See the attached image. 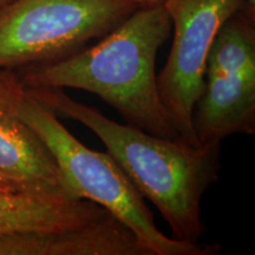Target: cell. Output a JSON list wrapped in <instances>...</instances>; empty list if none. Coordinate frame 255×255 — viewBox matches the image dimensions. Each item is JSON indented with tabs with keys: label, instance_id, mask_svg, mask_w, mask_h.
<instances>
[{
	"label": "cell",
	"instance_id": "1",
	"mask_svg": "<svg viewBox=\"0 0 255 255\" xmlns=\"http://www.w3.org/2000/svg\"><path fill=\"white\" fill-rule=\"evenodd\" d=\"M59 117L73 120L91 130L107 146L143 197L158 209L175 240L197 244L206 233L201 203L218 182L222 142L193 145L164 138L108 119L94 107L81 103L59 88L30 89Z\"/></svg>",
	"mask_w": 255,
	"mask_h": 255
},
{
	"label": "cell",
	"instance_id": "2",
	"mask_svg": "<svg viewBox=\"0 0 255 255\" xmlns=\"http://www.w3.org/2000/svg\"><path fill=\"white\" fill-rule=\"evenodd\" d=\"M171 27L163 5L141 6L94 45L17 70L26 88L91 92L113 107L126 124L158 137L178 138L159 98L155 69Z\"/></svg>",
	"mask_w": 255,
	"mask_h": 255
},
{
	"label": "cell",
	"instance_id": "3",
	"mask_svg": "<svg viewBox=\"0 0 255 255\" xmlns=\"http://www.w3.org/2000/svg\"><path fill=\"white\" fill-rule=\"evenodd\" d=\"M18 111L55 156L73 197L92 201L119 219L149 255H214L220 251L218 245L189 244L164 235L156 227L144 197L116 159L83 144L55 110L27 88Z\"/></svg>",
	"mask_w": 255,
	"mask_h": 255
},
{
	"label": "cell",
	"instance_id": "4",
	"mask_svg": "<svg viewBox=\"0 0 255 255\" xmlns=\"http://www.w3.org/2000/svg\"><path fill=\"white\" fill-rule=\"evenodd\" d=\"M138 7L135 0H12L0 9V68L64 58Z\"/></svg>",
	"mask_w": 255,
	"mask_h": 255
},
{
	"label": "cell",
	"instance_id": "5",
	"mask_svg": "<svg viewBox=\"0 0 255 255\" xmlns=\"http://www.w3.org/2000/svg\"><path fill=\"white\" fill-rule=\"evenodd\" d=\"M193 126L199 143L255 133V12L247 6L223 23L210 46Z\"/></svg>",
	"mask_w": 255,
	"mask_h": 255
},
{
	"label": "cell",
	"instance_id": "6",
	"mask_svg": "<svg viewBox=\"0 0 255 255\" xmlns=\"http://www.w3.org/2000/svg\"><path fill=\"white\" fill-rule=\"evenodd\" d=\"M174 26L167 63L157 75L158 95L181 141L200 144L193 114L205 90L207 57L227 19L247 6L246 0H164Z\"/></svg>",
	"mask_w": 255,
	"mask_h": 255
},
{
	"label": "cell",
	"instance_id": "7",
	"mask_svg": "<svg viewBox=\"0 0 255 255\" xmlns=\"http://www.w3.org/2000/svg\"><path fill=\"white\" fill-rule=\"evenodd\" d=\"M25 92L17 69L0 68V174L23 193L76 199L55 156L19 115Z\"/></svg>",
	"mask_w": 255,
	"mask_h": 255
},
{
	"label": "cell",
	"instance_id": "8",
	"mask_svg": "<svg viewBox=\"0 0 255 255\" xmlns=\"http://www.w3.org/2000/svg\"><path fill=\"white\" fill-rule=\"evenodd\" d=\"M110 213L85 199L0 191V237L85 227Z\"/></svg>",
	"mask_w": 255,
	"mask_h": 255
},
{
	"label": "cell",
	"instance_id": "9",
	"mask_svg": "<svg viewBox=\"0 0 255 255\" xmlns=\"http://www.w3.org/2000/svg\"><path fill=\"white\" fill-rule=\"evenodd\" d=\"M0 191H6V193H14V191H19L17 187L9 181L5 176L0 174Z\"/></svg>",
	"mask_w": 255,
	"mask_h": 255
},
{
	"label": "cell",
	"instance_id": "10",
	"mask_svg": "<svg viewBox=\"0 0 255 255\" xmlns=\"http://www.w3.org/2000/svg\"><path fill=\"white\" fill-rule=\"evenodd\" d=\"M139 4V6H154V5H162L164 0H135Z\"/></svg>",
	"mask_w": 255,
	"mask_h": 255
},
{
	"label": "cell",
	"instance_id": "11",
	"mask_svg": "<svg viewBox=\"0 0 255 255\" xmlns=\"http://www.w3.org/2000/svg\"><path fill=\"white\" fill-rule=\"evenodd\" d=\"M247 1V7L252 9V11H255V0H246Z\"/></svg>",
	"mask_w": 255,
	"mask_h": 255
},
{
	"label": "cell",
	"instance_id": "12",
	"mask_svg": "<svg viewBox=\"0 0 255 255\" xmlns=\"http://www.w3.org/2000/svg\"><path fill=\"white\" fill-rule=\"evenodd\" d=\"M11 1H12V0H0V9H1L2 7H5V6Z\"/></svg>",
	"mask_w": 255,
	"mask_h": 255
}]
</instances>
